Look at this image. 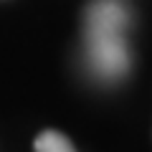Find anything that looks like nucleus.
<instances>
[{"instance_id": "obj_2", "label": "nucleus", "mask_w": 152, "mask_h": 152, "mask_svg": "<svg viewBox=\"0 0 152 152\" xmlns=\"http://www.w3.org/2000/svg\"><path fill=\"white\" fill-rule=\"evenodd\" d=\"M33 147H36V152H76V147L71 145L69 137L56 129H43L36 137Z\"/></svg>"}, {"instance_id": "obj_1", "label": "nucleus", "mask_w": 152, "mask_h": 152, "mask_svg": "<svg viewBox=\"0 0 152 152\" xmlns=\"http://www.w3.org/2000/svg\"><path fill=\"white\" fill-rule=\"evenodd\" d=\"M89 36V61L102 79H119L129 66L127 43L119 28H96Z\"/></svg>"}]
</instances>
